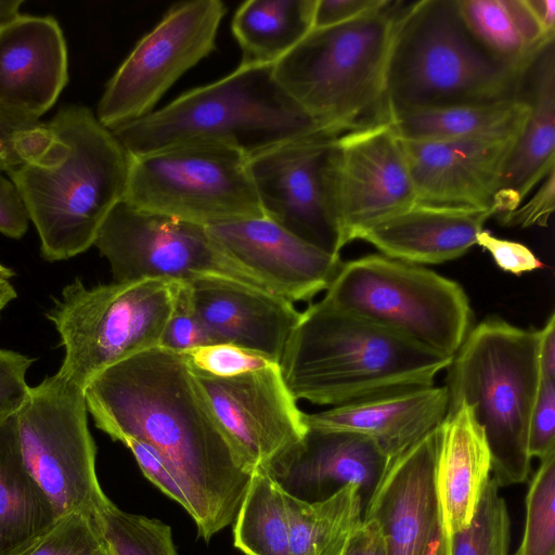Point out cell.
Masks as SVG:
<instances>
[{
    "label": "cell",
    "mask_w": 555,
    "mask_h": 555,
    "mask_svg": "<svg viewBox=\"0 0 555 555\" xmlns=\"http://www.w3.org/2000/svg\"><path fill=\"white\" fill-rule=\"evenodd\" d=\"M437 428L395 459L363 509L387 555H425L443 527L436 493Z\"/></svg>",
    "instance_id": "cell-19"
},
{
    "label": "cell",
    "mask_w": 555,
    "mask_h": 555,
    "mask_svg": "<svg viewBox=\"0 0 555 555\" xmlns=\"http://www.w3.org/2000/svg\"><path fill=\"white\" fill-rule=\"evenodd\" d=\"M538 331L499 318L470 328L447 367L449 405L472 406L499 487L525 482L531 468L528 428L541 382Z\"/></svg>",
    "instance_id": "cell-7"
},
{
    "label": "cell",
    "mask_w": 555,
    "mask_h": 555,
    "mask_svg": "<svg viewBox=\"0 0 555 555\" xmlns=\"http://www.w3.org/2000/svg\"><path fill=\"white\" fill-rule=\"evenodd\" d=\"M227 7L220 0L171 5L106 83L99 121L113 130L151 114L163 95L216 48Z\"/></svg>",
    "instance_id": "cell-13"
},
{
    "label": "cell",
    "mask_w": 555,
    "mask_h": 555,
    "mask_svg": "<svg viewBox=\"0 0 555 555\" xmlns=\"http://www.w3.org/2000/svg\"><path fill=\"white\" fill-rule=\"evenodd\" d=\"M323 300L448 357L470 330L460 284L382 254L343 261Z\"/></svg>",
    "instance_id": "cell-9"
},
{
    "label": "cell",
    "mask_w": 555,
    "mask_h": 555,
    "mask_svg": "<svg viewBox=\"0 0 555 555\" xmlns=\"http://www.w3.org/2000/svg\"><path fill=\"white\" fill-rule=\"evenodd\" d=\"M476 244L488 250L496 266L506 272L521 274L542 267V262L527 246L495 237L486 230L477 235Z\"/></svg>",
    "instance_id": "cell-44"
},
{
    "label": "cell",
    "mask_w": 555,
    "mask_h": 555,
    "mask_svg": "<svg viewBox=\"0 0 555 555\" xmlns=\"http://www.w3.org/2000/svg\"><path fill=\"white\" fill-rule=\"evenodd\" d=\"M473 38L498 62L527 74L552 42L527 0H456Z\"/></svg>",
    "instance_id": "cell-28"
},
{
    "label": "cell",
    "mask_w": 555,
    "mask_h": 555,
    "mask_svg": "<svg viewBox=\"0 0 555 555\" xmlns=\"http://www.w3.org/2000/svg\"><path fill=\"white\" fill-rule=\"evenodd\" d=\"M447 386L406 389L307 414L308 429L350 431L375 441L392 462L435 430L447 414Z\"/></svg>",
    "instance_id": "cell-23"
},
{
    "label": "cell",
    "mask_w": 555,
    "mask_h": 555,
    "mask_svg": "<svg viewBox=\"0 0 555 555\" xmlns=\"http://www.w3.org/2000/svg\"><path fill=\"white\" fill-rule=\"evenodd\" d=\"M23 0H0V27L20 14Z\"/></svg>",
    "instance_id": "cell-51"
},
{
    "label": "cell",
    "mask_w": 555,
    "mask_h": 555,
    "mask_svg": "<svg viewBox=\"0 0 555 555\" xmlns=\"http://www.w3.org/2000/svg\"><path fill=\"white\" fill-rule=\"evenodd\" d=\"M490 477L470 522L450 535L451 555H508L509 516Z\"/></svg>",
    "instance_id": "cell-34"
},
{
    "label": "cell",
    "mask_w": 555,
    "mask_h": 555,
    "mask_svg": "<svg viewBox=\"0 0 555 555\" xmlns=\"http://www.w3.org/2000/svg\"><path fill=\"white\" fill-rule=\"evenodd\" d=\"M526 75L498 62L473 38L456 0L410 2L402 7L389 53L387 118L516 98Z\"/></svg>",
    "instance_id": "cell-5"
},
{
    "label": "cell",
    "mask_w": 555,
    "mask_h": 555,
    "mask_svg": "<svg viewBox=\"0 0 555 555\" xmlns=\"http://www.w3.org/2000/svg\"><path fill=\"white\" fill-rule=\"evenodd\" d=\"M12 275L0 273V317L5 307L17 296L14 285L11 283Z\"/></svg>",
    "instance_id": "cell-50"
},
{
    "label": "cell",
    "mask_w": 555,
    "mask_h": 555,
    "mask_svg": "<svg viewBox=\"0 0 555 555\" xmlns=\"http://www.w3.org/2000/svg\"><path fill=\"white\" fill-rule=\"evenodd\" d=\"M330 192L344 246L416 204L402 141L389 120L373 122L334 139Z\"/></svg>",
    "instance_id": "cell-14"
},
{
    "label": "cell",
    "mask_w": 555,
    "mask_h": 555,
    "mask_svg": "<svg viewBox=\"0 0 555 555\" xmlns=\"http://www.w3.org/2000/svg\"><path fill=\"white\" fill-rule=\"evenodd\" d=\"M121 443L131 451L144 476L190 514V496L165 459L152 447L140 440L129 438Z\"/></svg>",
    "instance_id": "cell-42"
},
{
    "label": "cell",
    "mask_w": 555,
    "mask_h": 555,
    "mask_svg": "<svg viewBox=\"0 0 555 555\" xmlns=\"http://www.w3.org/2000/svg\"><path fill=\"white\" fill-rule=\"evenodd\" d=\"M315 0H248L235 11L231 28L241 66L274 65L313 28Z\"/></svg>",
    "instance_id": "cell-30"
},
{
    "label": "cell",
    "mask_w": 555,
    "mask_h": 555,
    "mask_svg": "<svg viewBox=\"0 0 555 555\" xmlns=\"http://www.w3.org/2000/svg\"><path fill=\"white\" fill-rule=\"evenodd\" d=\"M124 201L205 228L264 217L248 156L212 143H182L130 155Z\"/></svg>",
    "instance_id": "cell-10"
},
{
    "label": "cell",
    "mask_w": 555,
    "mask_h": 555,
    "mask_svg": "<svg viewBox=\"0 0 555 555\" xmlns=\"http://www.w3.org/2000/svg\"><path fill=\"white\" fill-rule=\"evenodd\" d=\"M103 540L91 516L63 515L44 533L16 555H94Z\"/></svg>",
    "instance_id": "cell-37"
},
{
    "label": "cell",
    "mask_w": 555,
    "mask_h": 555,
    "mask_svg": "<svg viewBox=\"0 0 555 555\" xmlns=\"http://www.w3.org/2000/svg\"><path fill=\"white\" fill-rule=\"evenodd\" d=\"M533 14L543 29L555 35V1L554 0H527Z\"/></svg>",
    "instance_id": "cell-49"
},
{
    "label": "cell",
    "mask_w": 555,
    "mask_h": 555,
    "mask_svg": "<svg viewBox=\"0 0 555 555\" xmlns=\"http://www.w3.org/2000/svg\"><path fill=\"white\" fill-rule=\"evenodd\" d=\"M525 83L529 88L522 86V94L530 111L493 199L495 216L516 209L555 169L554 42L540 53Z\"/></svg>",
    "instance_id": "cell-26"
},
{
    "label": "cell",
    "mask_w": 555,
    "mask_h": 555,
    "mask_svg": "<svg viewBox=\"0 0 555 555\" xmlns=\"http://www.w3.org/2000/svg\"><path fill=\"white\" fill-rule=\"evenodd\" d=\"M180 282L166 279L67 284L46 311L64 358L57 373L82 390L104 370L158 347Z\"/></svg>",
    "instance_id": "cell-8"
},
{
    "label": "cell",
    "mask_w": 555,
    "mask_h": 555,
    "mask_svg": "<svg viewBox=\"0 0 555 555\" xmlns=\"http://www.w3.org/2000/svg\"><path fill=\"white\" fill-rule=\"evenodd\" d=\"M34 361L24 353L0 349V426L21 409L29 389L26 374Z\"/></svg>",
    "instance_id": "cell-41"
},
{
    "label": "cell",
    "mask_w": 555,
    "mask_h": 555,
    "mask_svg": "<svg viewBox=\"0 0 555 555\" xmlns=\"http://www.w3.org/2000/svg\"><path fill=\"white\" fill-rule=\"evenodd\" d=\"M112 131L131 156L182 143H212L248 157L289 140L327 132L285 91L273 65H240L228 76Z\"/></svg>",
    "instance_id": "cell-4"
},
{
    "label": "cell",
    "mask_w": 555,
    "mask_h": 555,
    "mask_svg": "<svg viewBox=\"0 0 555 555\" xmlns=\"http://www.w3.org/2000/svg\"><path fill=\"white\" fill-rule=\"evenodd\" d=\"M29 217L9 177L0 172V233L18 240L28 230Z\"/></svg>",
    "instance_id": "cell-46"
},
{
    "label": "cell",
    "mask_w": 555,
    "mask_h": 555,
    "mask_svg": "<svg viewBox=\"0 0 555 555\" xmlns=\"http://www.w3.org/2000/svg\"><path fill=\"white\" fill-rule=\"evenodd\" d=\"M50 140L8 172L50 262L93 246L113 208L124 201L130 155L83 105H67L47 122Z\"/></svg>",
    "instance_id": "cell-2"
},
{
    "label": "cell",
    "mask_w": 555,
    "mask_h": 555,
    "mask_svg": "<svg viewBox=\"0 0 555 555\" xmlns=\"http://www.w3.org/2000/svg\"><path fill=\"white\" fill-rule=\"evenodd\" d=\"M493 209H460L415 204L369 229L360 240L382 255L414 264L456 259L475 244Z\"/></svg>",
    "instance_id": "cell-25"
},
{
    "label": "cell",
    "mask_w": 555,
    "mask_h": 555,
    "mask_svg": "<svg viewBox=\"0 0 555 555\" xmlns=\"http://www.w3.org/2000/svg\"><path fill=\"white\" fill-rule=\"evenodd\" d=\"M528 452L540 461L555 452V379L541 378L529 421Z\"/></svg>",
    "instance_id": "cell-40"
},
{
    "label": "cell",
    "mask_w": 555,
    "mask_h": 555,
    "mask_svg": "<svg viewBox=\"0 0 555 555\" xmlns=\"http://www.w3.org/2000/svg\"><path fill=\"white\" fill-rule=\"evenodd\" d=\"M95 426L113 440H140L173 469L198 534L233 522L251 474L221 428L184 353L155 347L100 373L83 390Z\"/></svg>",
    "instance_id": "cell-1"
},
{
    "label": "cell",
    "mask_w": 555,
    "mask_h": 555,
    "mask_svg": "<svg viewBox=\"0 0 555 555\" xmlns=\"http://www.w3.org/2000/svg\"><path fill=\"white\" fill-rule=\"evenodd\" d=\"M387 2L388 0H315L312 29L353 21L383 8Z\"/></svg>",
    "instance_id": "cell-45"
},
{
    "label": "cell",
    "mask_w": 555,
    "mask_h": 555,
    "mask_svg": "<svg viewBox=\"0 0 555 555\" xmlns=\"http://www.w3.org/2000/svg\"><path fill=\"white\" fill-rule=\"evenodd\" d=\"M530 105L525 95L490 103L420 109L389 119L402 140L518 138Z\"/></svg>",
    "instance_id": "cell-29"
},
{
    "label": "cell",
    "mask_w": 555,
    "mask_h": 555,
    "mask_svg": "<svg viewBox=\"0 0 555 555\" xmlns=\"http://www.w3.org/2000/svg\"><path fill=\"white\" fill-rule=\"evenodd\" d=\"M93 520L111 555H178L167 524L124 512L109 499Z\"/></svg>",
    "instance_id": "cell-33"
},
{
    "label": "cell",
    "mask_w": 555,
    "mask_h": 555,
    "mask_svg": "<svg viewBox=\"0 0 555 555\" xmlns=\"http://www.w3.org/2000/svg\"><path fill=\"white\" fill-rule=\"evenodd\" d=\"M340 555H387L376 521L362 519Z\"/></svg>",
    "instance_id": "cell-47"
},
{
    "label": "cell",
    "mask_w": 555,
    "mask_h": 555,
    "mask_svg": "<svg viewBox=\"0 0 555 555\" xmlns=\"http://www.w3.org/2000/svg\"><path fill=\"white\" fill-rule=\"evenodd\" d=\"M0 273H4V274H9V275L14 276L13 270H11L10 268L3 266L2 263H0Z\"/></svg>",
    "instance_id": "cell-53"
},
{
    "label": "cell",
    "mask_w": 555,
    "mask_h": 555,
    "mask_svg": "<svg viewBox=\"0 0 555 555\" xmlns=\"http://www.w3.org/2000/svg\"><path fill=\"white\" fill-rule=\"evenodd\" d=\"M191 367L214 377H234L279 364L243 347L214 343L184 352Z\"/></svg>",
    "instance_id": "cell-38"
},
{
    "label": "cell",
    "mask_w": 555,
    "mask_h": 555,
    "mask_svg": "<svg viewBox=\"0 0 555 555\" xmlns=\"http://www.w3.org/2000/svg\"><path fill=\"white\" fill-rule=\"evenodd\" d=\"M93 246L107 260L113 281L221 278L274 293L259 274L214 240L207 228L142 210L125 201L107 216Z\"/></svg>",
    "instance_id": "cell-12"
},
{
    "label": "cell",
    "mask_w": 555,
    "mask_h": 555,
    "mask_svg": "<svg viewBox=\"0 0 555 555\" xmlns=\"http://www.w3.org/2000/svg\"><path fill=\"white\" fill-rule=\"evenodd\" d=\"M491 454L473 409L464 401L450 404L437 427L436 493L448 535L472 520L490 479Z\"/></svg>",
    "instance_id": "cell-24"
},
{
    "label": "cell",
    "mask_w": 555,
    "mask_h": 555,
    "mask_svg": "<svg viewBox=\"0 0 555 555\" xmlns=\"http://www.w3.org/2000/svg\"><path fill=\"white\" fill-rule=\"evenodd\" d=\"M233 542L244 555H292L284 491L266 469L251 474L233 520Z\"/></svg>",
    "instance_id": "cell-32"
},
{
    "label": "cell",
    "mask_w": 555,
    "mask_h": 555,
    "mask_svg": "<svg viewBox=\"0 0 555 555\" xmlns=\"http://www.w3.org/2000/svg\"><path fill=\"white\" fill-rule=\"evenodd\" d=\"M94 555H111L108 548L106 547L105 543L101 545V547L96 551Z\"/></svg>",
    "instance_id": "cell-52"
},
{
    "label": "cell",
    "mask_w": 555,
    "mask_h": 555,
    "mask_svg": "<svg viewBox=\"0 0 555 555\" xmlns=\"http://www.w3.org/2000/svg\"><path fill=\"white\" fill-rule=\"evenodd\" d=\"M555 209V169L541 182L538 191L525 204L516 209L496 215L498 221L504 227L529 228L532 225L547 227Z\"/></svg>",
    "instance_id": "cell-43"
},
{
    "label": "cell",
    "mask_w": 555,
    "mask_h": 555,
    "mask_svg": "<svg viewBox=\"0 0 555 555\" xmlns=\"http://www.w3.org/2000/svg\"><path fill=\"white\" fill-rule=\"evenodd\" d=\"M208 344L212 343L194 311L189 284L180 282L159 347L184 353Z\"/></svg>",
    "instance_id": "cell-39"
},
{
    "label": "cell",
    "mask_w": 555,
    "mask_h": 555,
    "mask_svg": "<svg viewBox=\"0 0 555 555\" xmlns=\"http://www.w3.org/2000/svg\"><path fill=\"white\" fill-rule=\"evenodd\" d=\"M68 80L66 41L52 16L18 14L0 27V104L39 118Z\"/></svg>",
    "instance_id": "cell-22"
},
{
    "label": "cell",
    "mask_w": 555,
    "mask_h": 555,
    "mask_svg": "<svg viewBox=\"0 0 555 555\" xmlns=\"http://www.w3.org/2000/svg\"><path fill=\"white\" fill-rule=\"evenodd\" d=\"M50 140L47 122L0 104V172L33 159Z\"/></svg>",
    "instance_id": "cell-36"
},
{
    "label": "cell",
    "mask_w": 555,
    "mask_h": 555,
    "mask_svg": "<svg viewBox=\"0 0 555 555\" xmlns=\"http://www.w3.org/2000/svg\"><path fill=\"white\" fill-rule=\"evenodd\" d=\"M337 135L314 133L248 157L264 217L335 256L344 247L330 192V157Z\"/></svg>",
    "instance_id": "cell-15"
},
{
    "label": "cell",
    "mask_w": 555,
    "mask_h": 555,
    "mask_svg": "<svg viewBox=\"0 0 555 555\" xmlns=\"http://www.w3.org/2000/svg\"><path fill=\"white\" fill-rule=\"evenodd\" d=\"M390 463L366 436L308 429L302 441L268 472L284 492L307 502L328 499L353 485L364 509Z\"/></svg>",
    "instance_id": "cell-20"
},
{
    "label": "cell",
    "mask_w": 555,
    "mask_h": 555,
    "mask_svg": "<svg viewBox=\"0 0 555 555\" xmlns=\"http://www.w3.org/2000/svg\"><path fill=\"white\" fill-rule=\"evenodd\" d=\"M233 258L259 274L287 300L308 301L326 291L343 260L270 219L253 218L207 228Z\"/></svg>",
    "instance_id": "cell-18"
},
{
    "label": "cell",
    "mask_w": 555,
    "mask_h": 555,
    "mask_svg": "<svg viewBox=\"0 0 555 555\" xmlns=\"http://www.w3.org/2000/svg\"><path fill=\"white\" fill-rule=\"evenodd\" d=\"M59 518L25 466L14 415L0 426V555H16Z\"/></svg>",
    "instance_id": "cell-27"
},
{
    "label": "cell",
    "mask_w": 555,
    "mask_h": 555,
    "mask_svg": "<svg viewBox=\"0 0 555 555\" xmlns=\"http://www.w3.org/2000/svg\"><path fill=\"white\" fill-rule=\"evenodd\" d=\"M242 465L269 470L295 449L308 428L279 364L234 377L193 370Z\"/></svg>",
    "instance_id": "cell-16"
},
{
    "label": "cell",
    "mask_w": 555,
    "mask_h": 555,
    "mask_svg": "<svg viewBox=\"0 0 555 555\" xmlns=\"http://www.w3.org/2000/svg\"><path fill=\"white\" fill-rule=\"evenodd\" d=\"M188 284L194 311L212 344L236 345L279 363L301 315L292 301L221 278Z\"/></svg>",
    "instance_id": "cell-21"
},
{
    "label": "cell",
    "mask_w": 555,
    "mask_h": 555,
    "mask_svg": "<svg viewBox=\"0 0 555 555\" xmlns=\"http://www.w3.org/2000/svg\"><path fill=\"white\" fill-rule=\"evenodd\" d=\"M451 360L322 299L301 312L279 366L296 400L333 408L434 385Z\"/></svg>",
    "instance_id": "cell-3"
},
{
    "label": "cell",
    "mask_w": 555,
    "mask_h": 555,
    "mask_svg": "<svg viewBox=\"0 0 555 555\" xmlns=\"http://www.w3.org/2000/svg\"><path fill=\"white\" fill-rule=\"evenodd\" d=\"M538 358L541 378L555 379V314L538 331Z\"/></svg>",
    "instance_id": "cell-48"
},
{
    "label": "cell",
    "mask_w": 555,
    "mask_h": 555,
    "mask_svg": "<svg viewBox=\"0 0 555 555\" xmlns=\"http://www.w3.org/2000/svg\"><path fill=\"white\" fill-rule=\"evenodd\" d=\"M513 555H555V452L541 460L530 481L525 531Z\"/></svg>",
    "instance_id": "cell-35"
},
{
    "label": "cell",
    "mask_w": 555,
    "mask_h": 555,
    "mask_svg": "<svg viewBox=\"0 0 555 555\" xmlns=\"http://www.w3.org/2000/svg\"><path fill=\"white\" fill-rule=\"evenodd\" d=\"M284 495L292 555H340L362 522V500L353 485L317 502Z\"/></svg>",
    "instance_id": "cell-31"
},
{
    "label": "cell",
    "mask_w": 555,
    "mask_h": 555,
    "mask_svg": "<svg viewBox=\"0 0 555 555\" xmlns=\"http://www.w3.org/2000/svg\"><path fill=\"white\" fill-rule=\"evenodd\" d=\"M15 418L25 466L59 516L93 518L108 498L98 480L83 390L56 372L29 386Z\"/></svg>",
    "instance_id": "cell-11"
},
{
    "label": "cell",
    "mask_w": 555,
    "mask_h": 555,
    "mask_svg": "<svg viewBox=\"0 0 555 555\" xmlns=\"http://www.w3.org/2000/svg\"><path fill=\"white\" fill-rule=\"evenodd\" d=\"M403 2L353 21L312 29L273 65L276 80L323 130L344 132L388 120L390 48Z\"/></svg>",
    "instance_id": "cell-6"
},
{
    "label": "cell",
    "mask_w": 555,
    "mask_h": 555,
    "mask_svg": "<svg viewBox=\"0 0 555 555\" xmlns=\"http://www.w3.org/2000/svg\"><path fill=\"white\" fill-rule=\"evenodd\" d=\"M517 139H401L416 204L493 209L494 196Z\"/></svg>",
    "instance_id": "cell-17"
}]
</instances>
